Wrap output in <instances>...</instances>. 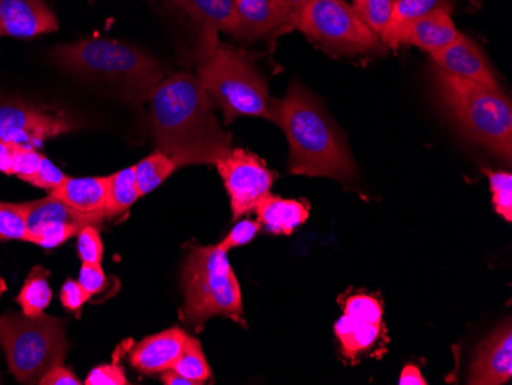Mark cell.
Returning a JSON list of instances; mask_svg holds the SVG:
<instances>
[{"mask_svg":"<svg viewBox=\"0 0 512 385\" xmlns=\"http://www.w3.org/2000/svg\"><path fill=\"white\" fill-rule=\"evenodd\" d=\"M148 102L152 139L178 169L215 165L232 149V137L221 128L214 103L197 76L178 73L165 77Z\"/></svg>","mask_w":512,"mask_h":385,"instance_id":"6da1fadb","label":"cell"},{"mask_svg":"<svg viewBox=\"0 0 512 385\" xmlns=\"http://www.w3.org/2000/svg\"><path fill=\"white\" fill-rule=\"evenodd\" d=\"M273 123L289 142L290 174L338 181L356 177L358 168L345 135L301 83H292L283 99H275Z\"/></svg>","mask_w":512,"mask_h":385,"instance_id":"7a4b0ae2","label":"cell"},{"mask_svg":"<svg viewBox=\"0 0 512 385\" xmlns=\"http://www.w3.org/2000/svg\"><path fill=\"white\" fill-rule=\"evenodd\" d=\"M51 60L66 73L108 86L123 102L140 105L151 99L165 79V66L145 51L111 39H83L59 45Z\"/></svg>","mask_w":512,"mask_h":385,"instance_id":"3957f363","label":"cell"},{"mask_svg":"<svg viewBox=\"0 0 512 385\" xmlns=\"http://www.w3.org/2000/svg\"><path fill=\"white\" fill-rule=\"evenodd\" d=\"M433 82L440 103L463 135L511 162L512 106L502 89L450 76L436 66H433Z\"/></svg>","mask_w":512,"mask_h":385,"instance_id":"277c9868","label":"cell"},{"mask_svg":"<svg viewBox=\"0 0 512 385\" xmlns=\"http://www.w3.org/2000/svg\"><path fill=\"white\" fill-rule=\"evenodd\" d=\"M198 82L214 106L223 111L224 125L238 117H261L273 122V102L266 79L243 51L226 43L200 60Z\"/></svg>","mask_w":512,"mask_h":385,"instance_id":"5b68a950","label":"cell"},{"mask_svg":"<svg viewBox=\"0 0 512 385\" xmlns=\"http://www.w3.org/2000/svg\"><path fill=\"white\" fill-rule=\"evenodd\" d=\"M183 292V320L197 330L214 316L243 321L240 283L218 244L192 249L184 263Z\"/></svg>","mask_w":512,"mask_h":385,"instance_id":"8992f818","label":"cell"},{"mask_svg":"<svg viewBox=\"0 0 512 385\" xmlns=\"http://www.w3.org/2000/svg\"><path fill=\"white\" fill-rule=\"evenodd\" d=\"M0 346L11 375L23 384L39 382L65 359V324L54 316L8 312L0 318Z\"/></svg>","mask_w":512,"mask_h":385,"instance_id":"52a82bcc","label":"cell"},{"mask_svg":"<svg viewBox=\"0 0 512 385\" xmlns=\"http://www.w3.org/2000/svg\"><path fill=\"white\" fill-rule=\"evenodd\" d=\"M296 30L333 53L359 56L384 51V43L344 0H309Z\"/></svg>","mask_w":512,"mask_h":385,"instance_id":"ba28073f","label":"cell"},{"mask_svg":"<svg viewBox=\"0 0 512 385\" xmlns=\"http://www.w3.org/2000/svg\"><path fill=\"white\" fill-rule=\"evenodd\" d=\"M215 166L229 194L234 220L255 211L258 201L272 191L275 172L267 168L263 158L247 149H230Z\"/></svg>","mask_w":512,"mask_h":385,"instance_id":"9c48e42d","label":"cell"},{"mask_svg":"<svg viewBox=\"0 0 512 385\" xmlns=\"http://www.w3.org/2000/svg\"><path fill=\"white\" fill-rule=\"evenodd\" d=\"M77 128L65 114L0 100V142L39 148L46 140Z\"/></svg>","mask_w":512,"mask_h":385,"instance_id":"30bf717a","label":"cell"},{"mask_svg":"<svg viewBox=\"0 0 512 385\" xmlns=\"http://www.w3.org/2000/svg\"><path fill=\"white\" fill-rule=\"evenodd\" d=\"M186 14L197 31L198 59L211 54L220 43V33L230 34L234 24V0H166Z\"/></svg>","mask_w":512,"mask_h":385,"instance_id":"8fae6325","label":"cell"},{"mask_svg":"<svg viewBox=\"0 0 512 385\" xmlns=\"http://www.w3.org/2000/svg\"><path fill=\"white\" fill-rule=\"evenodd\" d=\"M433 66L450 76L479 83L488 88L500 89L496 74L491 70L490 62L486 59L474 40L460 33L450 47L430 54Z\"/></svg>","mask_w":512,"mask_h":385,"instance_id":"7c38bea8","label":"cell"},{"mask_svg":"<svg viewBox=\"0 0 512 385\" xmlns=\"http://www.w3.org/2000/svg\"><path fill=\"white\" fill-rule=\"evenodd\" d=\"M59 28L45 0H0V37L34 39Z\"/></svg>","mask_w":512,"mask_h":385,"instance_id":"4fadbf2b","label":"cell"},{"mask_svg":"<svg viewBox=\"0 0 512 385\" xmlns=\"http://www.w3.org/2000/svg\"><path fill=\"white\" fill-rule=\"evenodd\" d=\"M511 378L512 327L511 321H506L480 344L471 366L470 384L502 385Z\"/></svg>","mask_w":512,"mask_h":385,"instance_id":"5bb4252c","label":"cell"},{"mask_svg":"<svg viewBox=\"0 0 512 385\" xmlns=\"http://www.w3.org/2000/svg\"><path fill=\"white\" fill-rule=\"evenodd\" d=\"M234 24L229 36L243 42L276 39L283 34L276 0H234Z\"/></svg>","mask_w":512,"mask_h":385,"instance_id":"9a60e30c","label":"cell"},{"mask_svg":"<svg viewBox=\"0 0 512 385\" xmlns=\"http://www.w3.org/2000/svg\"><path fill=\"white\" fill-rule=\"evenodd\" d=\"M188 333L178 327L157 333L143 339L131 353V364L146 375L165 372L172 369L180 358Z\"/></svg>","mask_w":512,"mask_h":385,"instance_id":"2e32d148","label":"cell"},{"mask_svg":"<svg viewBox=\"0 0 512 385\" xmlns=\"http://www.w3.org/2000/svg\"><path fill=\"white\" fill-rule=\"evenodd\" d=\"M108 186L109 175L108 177H66L62 185L57 186L50 195L59 198L60 201L82 214L103 221L108 218L106 217Z\"/></svg>","mask_w":512,"mask_h":385,"instance_id":"e0dca14e","label":"cell"},{"mask_svg":"<svg viewBox=\"0 0 512 385\" xmlns=\"http://www.w3.org/2000/svg\"><path fill=\"white\" fill-rule=\"evenodd\" d=\"M459 34L451 11L439 10L411 24L402 34L401 45H413L433 54L450 47Z\"/></svg>","mask_w":512,"mask_h":385,"instance_id":"ac0fdd59","label":"cell"},{"mask_svg":"<svg viewBox=\"0 0 512 385\" xmlns=\"http://www.w3.org/2000/svg\"><path fill=\"white\" fill-rule=\"evenodd\" d=\"M258 220L273 235H292L309 220L310 206L304 200H287L267 194L255 206Z\"/></svg>","mask_w":512,"mask_h":385,"instance_id":"d6986e66","label":"cell"},{"mask_svg":"<svg viewBox=\"0 0 512 385\" xmlns=\"http://www.w3.org/2000/svg\"><path fill=\"white\" fill-rule=\"evenodd\" d=\"M22 206L25 217H27L28 234L48 223H71L77 224L80 228L100 226L103 223L99 218L89 217V215L76 211V209L66 205L53 195H48L42 200L22 203Z\"/></svg>","mask_w":512,"mask_h":385,"instance_id":"ffe728a7","label":"cell"},{"mask_svg":"<svg viewBox=\"0 0 512 385\" xmlns=\"http://www.w3.org/2000/svg\"><path fill=\"white\" fill-rule=\"evenodd\" d=\"M439 10H453L451 0H393V14L381 40L385 47H401L404 31L416 20Z\"/></svg>","mask_w":512,"mask_h":385,"instance_id":"44dd1931","label":"cell"},{"mask_svg":"<svg viewBox=\"0 0 512 385\" xmlns=\"http://www.w3.org/2000/svg\"><path fill=\"white\" fill-rule=\"evenodd\" d=\"M335 333L345 358L355 359L359 353L370 349L378 341L381 335V324L365 323L344 313L336 321Z\"/></svg>","mask_w":512,"mask_h":385,"instance_id":"7402d4cb","label":"cell"},{"mask_svg":"<svg viewBox=\"0 0 512 385\" xmlns=\"http://www.w3.org/2000/svg\"><path fill=\"white\" fill-rule=\"evenodd\" d=\"M48 277L50 272L42 267L31 270L16 298L17 304L22 307L23 315H42L43 310L50 306L53 290L48 283Z\"/></svg>","mask_w":512,"mask_h":385,"instance_id":"603a6c76","label":"cell"},{"mask_svg":"<svg viewBox=\"0 0 512 385\" xmlns=\"http://www.w3.org/2000/svg\"><path fill=\"white\" fill-rule=\"evenodd\" d=\"M138 198H142V195L138 192L134 166L109 175L106 217L125 214Z\"/></svg>","mask_w":512,"mask_h":385,"instance_id":"cb8c5ba5","label":"cell"},{"mask_svg":"<svg viewBox=\"0 0 512 385\" xmlns=\"http://www.w3.org/2000/svg\"><path fill=\"white\" fill-rule=\"evenodd\" d=\"M134 169L138 192L143 197V195L155 191L166 178L171 177L177 171L178 166L165 152L157 149L148 157L143 158L142 162H138Z\"/></svg>","mask_w":512,"mask_h":385,"instance_id":"d4e9b609","label":"cell"},{"mask_svg":"<svg viewBox=\"0 0 512 385\" xmlns=\"http://www.w3.org/2000/svg\"><path fill=\"white\" fill-rule=\"evenodd\" d=\"M172 369L177 370L184 378L195 384H204L207 379L211 378V367L207 364L206 356L198 339L188 336L186 344H184L183 352L180 358L175 361Z\"/></svg>","mask_w":512,"mask_h":385,"instance_id":"484cf974","label":"cell"},{"mask_svg":"<svg viewBox=\"0 0 512 385\" xmlns=\"http://www.w3.org/2000/svg\"><path fill=\"white\" fill-rule=\"evenodd\" d=\"M353 11L381 39L393 14V0H353Z\"/></svg>","mask_w":512,"mask_h":385,"instance_id":"4316f807","label":"cell"},{"mask_svg":"<svg viewBox=\"0 0 512 385\" xmlns=\"http://www.w3.org/2000/svg\"><path fill=\"white\" fill-rule=\"evenodd\" d=\"M27 217L22 203H2L0 201V241H27Z\"/></svg>","mask_w":512,"mask_h":385,"instance_id":"83f0119b","label":"cell"},{"mask_svg":"<svg viewBox=\"0 0 512 385\" xmlns=\"http://www.w3.org/2000/svg\"><path fill=\"white\" fill-rule=\"evenodd\" d=\"M490 180L493 205L497 214L505 218L508 223L512 221V175L506 171H486Z\"/></svg>","mask_w":512,"mask_h":385,"instance_id":"f1b7e54d","label":"cell"},{"mask_svg":"<svg viewBox=\"0 0 512 385\" xmlns=\"http://www.w3.org/2000/svg\"><path fill=\"white\" fill-rule=\"evenodd\" d=\"M80 226L71 223H48L42 228L28 234L27 241L43 247V249H54L60 244L79 234Z\"/></svg>","mask_w":512,"mask_h":385,"instance_id":"f546056e","label":"cell"},{"mask_svg":"<svg viewBox=\"0 0 512 385\" xmlns=\"http://www.w3.org/2000/svg\"><path fill=\"white\" fill-rule=\"evenodd\" d=\"M344 313L365 323L381 324L384 310L382 304L370 295H353L345 301Z\"/></svg>","mask_w":512,"mask_h":385,"instance_id":"4dcf8cb0","label":"cell"},{"mask_svg":"<svg viewBox=\"0 0 512 385\" xmlns=\"http://www.w3.org/2000/svg\"><path fill=\"white\" fill-rule=\"evenodd\" d=\"M77 252L83 264H102L103 243L97 226H85L77 234Z\"/></svg>","mask_w":512,"mask_h":385,"instance_id":"1f68e13d","label":"cell"},{"mask_svg":"<svg viewBox=\"0 0 512 385\" xmlns=\"http://www.w3.org/2000/svg\"><path fill=\"white\" fill-rule=\"evenodd\" d=\"M43 155L33 146H19L16 148V158H14V174L20 180L31 183L39 171L40 162Z\"/></svg>","mask_w":512,"mask_h":385,"instance_id":"d6a6232c","label":"cell"},{"mask_svg":"<svg viewBox=\"0 0 512 385\" xmlns=\"http://www.w3.org/2000/svg\"><path fill=\"white\" fill-rule=\"evenodd\" d=\"M260 229L261 221L258 218L256 220L238 221L234 228H232V231L226 235V238L218 244V247H221L223 251L229 252L230 249L244 246V244L250 243L256 237Z\"/></svg>","mask_w":512,"mask_h":385,"instance_id":"836d02e7","label":"cell"},{"mask_svg":"<svg viewBox=\"0 0 512 385\" xmlns=\"http://www.w3.org/2000/svg\"><path fill=\"white\" fill-rule=\"evenodd\" d=\"M68 175L65 172L60 171L50 158H46L43 155L42 162H40L39 171H37L36 177L31 180L30 185L36 186V188L46 189V191H54L57 186L62 185V181Z\"/></svg>","mask_w":512,"mask_h":385,"instance_id":"e575fe53","label":"cell"},{"mask_svg":"<svg viewBox=\"0 0 512 385\" xmlns=\"http://www.w3.org/2000/svg\"><path fill=\"white\" fill-rule=\"evenodd\" d=\"M86 385H126L129 384L122 367L106 364L92 369L85 381Z\"/></svg>","mask_w":512,"mask_h":385,"instance_id":"d590c367","label":"cell"},{"mask_svg":"<svg viewBox=\"0 0 512 385\" xmlns=\"http://www.w3.org/2000/svg\"><path fill=\"white\" fill-rule=\"evenodd\" d=\"M79 283L92 297L105 290L108 286V278L100 264H83L80 269Z\"/></svg>","mask_w":512,"mask_h":385,"instance_id":"8d00e7d4","label":"cell"},{"mask_svg":"<svg viewBox=\"0 0 512 385\" xmlns=\"http://www.w3.org/2000/svg\"><path fill=\"white\" fill-rule=\"evenodd\" d=\"M91 298L79 281L68 280L60 290V301L68 312H79L83 304Z\"/></svg>","mask_w":512,"mask_h":385,"instance_id":"74e56055","label":"cell"},{"mask_svg":"<svg viewBox=\"0 0 512 385\" xmlns=\"http://www.w3.org/2000/svg\"><path fill=\"white\" fill-rule=\"evenodd\" d=\"M278 2L279 16H281V27L283 34L296 30L299 14L306 7L309 0H276Z\"/></svg>","mask_w":512,"mask_h":385,"instance_id":"f35d334b","label":"cell"},{"mask_svg":"<svg viewBox=\"0 0 512 385\" xmlns=\"http://www.w3.org/2000/svg\"><path fill=\"white\" fill-rule=\"evenodd\" d=\"M39 384L42 385H80L82 382L79 381L76 375L69 369L60 364V366L53 367L48 370L42 378L39 379Z\"/></svg>","mask_w":512,"mask_h":385,"instance_id":"ab89813d","label":"cell"},{"mask_svg":"<svg viewBox=\"0 0 512 385\" xmlns=\"http://www.w3.org/2000/svg\"><path fill=\"white\" fill-rule=\"evenodd\" d=\"M17 145L0 142V172L5 175L14 174V158H16Z\"/></svg>","mask_w":512,"mask_h":385,"instance_id":"60d3db41","label":"cell"},{"mask_svg":"<svg viewBox=\"0 0 512 385\" xmlns=\"http://www.w3.org/2000/svg\"><path fill=\"white\" fill-rule=\"evenodd\" d=\"M399 384L401 385H427L424 376H422L421 370L416 366H405L402 370L401 378H399Z\"/></svg>","mask_w":512,"mask_h":385,"instance_id":"b9f144b4","label":"cell"},{"mask_svg":"<svg viewBox=\"0 0 512 385\" xmlns=\"http://www.w3.org/2000/svg\"><path fill=\"white\" fill-rule=\"evenodd\" d=\"M161 381L166 385H194V382L189 381L188 378H184L183 375H180V373L174 369L161 372Z\"/></svg>","mask_w":512,"mask_h":385,"instance_id":"7bdbcfd3","label":"cell"},{"mask_svg":"<svg viewBox=\"0 0 512 385\" xmlns=\"http://www.w3.org/2000/svg\"><path fill=\"white\" fill-rule=\"evenodd\" d=\"M5 290H7V286H5L4 280L0 278V295H2V293L5 292Z\"/></svg>","mask_w":512,"mask_h":385,"instance_id":"ee69618b","label":"cell"}]
</instances>
